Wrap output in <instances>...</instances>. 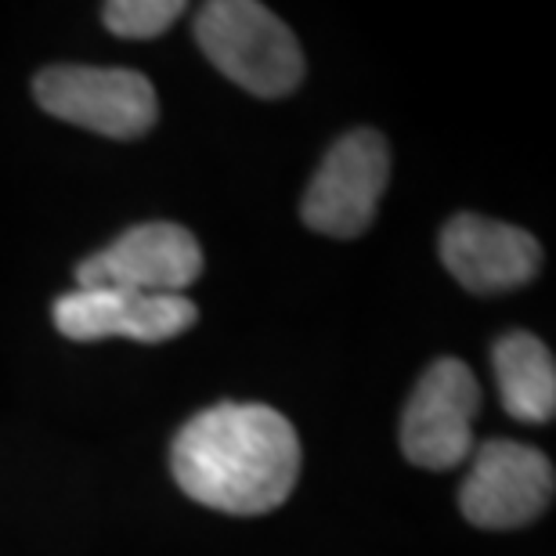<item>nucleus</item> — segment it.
<instances>
[{
  "label": "nucleus",
  "mask_w": 556,
  "mask_h": 556,
  "mask_svg": "<svg viewBox=\"0 0 556 556\" xmlns=\"http://www.w3.org/2000/svg\"><path fill=\"white\" fill-rule=\"evenodd\" d=\"M174 477L199 506L236 517L271 514L300 477V438L268 405H214L188 419L170 448Z\"/></svg>",
  "instance_id": "obj_1"
},
{
  "label": "nucleus",
  "mask_w": 556,
  "mask_h": 556,
  "mask_svg": "<svg viewBox=\"0 0 556 556\" xmlns=\"http://www.w3.org/2000/svg\"><path fill=\"white\" fill-rule=\"evenodd\" d=\"M195 40L242 91L282 98L304 80V51L282 18L253 0H214L199 11Z\"/></svg>",
  "instance_id": "obj_2"
},
{
  "label": "nucleus",
  "mask_w": 556,
  "mask_h": 556,
  "mask_svg": "<svg viewBox=\"0 0 556 556\" xmlns=\"http://www.w3.org/2000/svg\"><path fill=\"white\" fill-rule=\"evenodd\" d=\"M43 113L105 138H141L160 116L155 87L135 70L51 65L33 84Z\"/></svg>",
  "instance_id": "obj_3"
},
{
  "label": "nucleus",
  "mask_w": 556,
  "mask_h": 556,
  "mask_svg": "<svg viewBox=\"0 0 556 556\" xmlns=\"http://www.w3.org/2000/svg\"><path fill=\"white\" fill-rule=\"evenodd\" d=\"M387 177H391V149L383 135L358 127L343 135L311 177L300 217L311 231L332 239H354L376 220Z\"/></svg>",
  "instance_id": "obj_4"
},
{
  "label": "nucleus",
  "mask_w": 556,
  "mask_h": 556,
  "mask_svg": "<svg viewBox=\"0 0 556 556\" xmlns=\"http://www.w3.org/2000/svg\"><path fill=\"white\" fill-rule=\"evenodd\" d=\"M481 408V383L459 358L433 362L402 419V448L422 470H452L473 455V419Z\"/></svg>",
  "instance_id": "obj_5"
},
{
  "label": "nucleus",
  "mask_w": 556,
  "mask_h": 556,
  "mask_svg": "<svg viewBox=\"0 0 556 556\" xmlns=\"http://www.w3.org/2000/svg\"><path fill=\"white\" fill-rule=\"evenodd\" d=\"M203 275V250L195 236L170 220H152L124 231L113 247L76 268L80 289H130L149 296H185Z\"/></svg>",
  "instance_id": "obj_6"
},
{
  "label": "nucleus",
  "mask_w": 556,
  "mask_h": 556,
  "mask_svg": "<svg viewBox=\"0 0 556 556\" xmlns=\"http://www.w3.org/2000/svg\"><path fill=\"white\" fill-rule=\"evenodd\" d=\"M459 506L477 528H520L546 514L553 498V463L517 441H488L473 448Z\"/></svg>",
  "instance_id": "obj_7"
},
{
  "label": "nucleus",
  "mask_w": 556,
  "mask_h": 556,
  "mask_svg": "<svg viewBox=\"0 0 556 556\" xmlns=\"http://www.w3.org/2000/svg\"><path fill=\"white\" fill-rule=\"evenodd\" d=\"M199 321V311L188 296H149L130 289H80L59 296L54 326L65 340H138L166 343L181 337Z\"/></svg>",
  "instance_id": "obj_8"
},
{
  "label": "nucleus",
  "mask_w": 556,
  "mask_h": 556,
  "mask_svg": "<svg viewBox=\"0 0 556 556\" xmlns=\"http://www.w3.org/2000/svg\"><path fill=\"white\" fill-rule=\"evenodd\" d=\"M441 261L470 293H506L539 275L542 247L525 228L459 214L441 231Z\"/></svg>",
  "instance_id": "obj_9"
},
{
  "label": "nucleus",
  "mask_w": 556,
  "mask_h": 556,
  "mask_svg": "<svg viewBox=\"0 0 556 556\" xmlns=\"http://www.w3.org/2000/svg\"><path fill=\"white\" fill-rule=\"evenodd\" d=\"M503 408L520 422H549L556 413V365L531 332H506L492 351Z\"/></svg>",
  "instance_id": "obj_10"
},
{
  "label": "nucleus",
  "mask_w": 556,
  "mask_h": 556,
  "mask_svg": "<svg viewBox=\"0 0 556 556\" xmlns=\"http://www.w3.org/2000/svg\"><path fill=\"white\" fill-rule=\"evenodd\" d=\"M185 15L181 0H113L105 4L102 18L116 37L127 40H152L174 26Z\"/></svg>",
  "instance_id": "obj_11"
}]
</instances>
